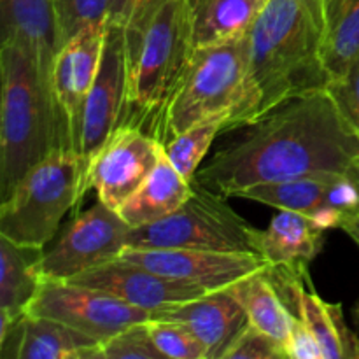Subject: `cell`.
I'll return each mask as SVG.
<instances>
[{
	"label": "cell",
	"instance_id": "e0dca14e",
	"mask_svg": "<svg viewBox=\"0 0 359 359\" xmlns=\"http://www.w3.org/2000/svg\"><path fill=\"white\" fill-rule=\"evenodd\" d=\"M325 228L294 210H279L266 230L255 228L252 249L273 269L309 277V266L325 245Z\"/></svg>",
	"mask_w": 359,
	"mask_h": 359
},
{
	"label": "cell",
	"instance_id": "30bf717a",
	"mask_svg": "<svg viewBox=\"0 0 359 359\" xmlns=\"http://www.w3.org/2000/svg\"><path fill=\"white\" fill-rule=\"evenodd\" d=\"M161 149L163 144L139 125L121 123L91 156L88 186L102 203L119 210L149 177Z\"/></svg>",
	"mask_w": 359,
	"mask_h": 359
},
{
	"label": "cell",
	"instance_id": "836d02e7",
	"mask_svg": "<svg viewBox=\"0 0 359 359\" xmlns=\"http://www.w3.org/2000/svg\"><path fill=\"white\" fill-rule=\"evenodd\" d=\"M342 230L349 235L351 241H353L359 248V214H356L354 217H351V219L344 224Z\"/></svg>",
	"mask_w": 359,
	"mask_h": 359
},
{
	"label": "cell",
	"instance_id": "f1b7e54d",
	"mask_svg": "<svg viewBox=\"0 0 359 359\" xmlns=\"http://www.w3.org/2000/svg\"><path fill=\"white\" fill-rule=\"evenodd\" d=\"M100 359H163V356L151 340L146 323H137L102 342Z\"/></svg>",
	"mask_w": 359,
	"mask_h": 359
},
{
	"label": "cell",
	"instance_id": "ffe728a7",
	"mask_svg": "<svg viewBox=\"0 0 359 359\" xmlns=\"http://www.w3.org/2000/svg\"><path fill=\"white\" fill-rule=\"evenodd\" d=\"M193 195V182L182 177L168 160L165 147L149 177L118 210L132 228L163 219Z\"/></svg>",
	"mask_w": 359,
	"mask_h": 359
},
{
	"label": "cell",
	"instance_id": "3957f363",
	"mask_svg": "<svg viewBox=\"0 0 359 359\" xmlns=\"http://www.w3.org/2000/svg\"><path fill=\"white\" fill-rule=\"evenodd\" d=\"M0 196L55 151L70 149L56 105L51 72L18 44L0 48Z\"/></svg>",
	"mask_w": 359,
	"mask_h": 359
},
{
	"label": "cell",
	"instance_id": "484cf974",
	"mask_svg": "<svg viewBox=\"0 0 359 359\" xmlns=\"http://www.w3.org/2000/svg\"><path fill=\"white\" fill-rule=\"evenodd\" d=\"M230 114H214L177 133L163 144L165 153L179 174L189 182H195V175L209 153L214 139L219 133H228Z\"/></svg>",
	"mask_w": 359,
	"mask_h": 359
},
{
	"label": "cell",
	"instance_id": "603a6c76",
	"mask_svg": "<svg viewBox=\"0 0 359 359\" xmlns=\"http://www.w3.org/2000/svg\"><path fill=\"white\" fill-rule=\"evenodd\" d=\"M231 297L242 305L249 323L284 346L290 337L293 314L280 298L269 277V269L252 273L228 287Z\"/></svg>",
	"mask_w": 359,
	"mask_h": 359
},
{
	"label": "cell",
	"instance_id": "52a82bcc",
	"mask_svg": "<svg viewBox=\"0 0 359 359\" xmlns=\"http://www.w3.org/2000/svg\"><path fill=\"white\" fill-rule=\"evenodd\" d=\"M226 196L193 182V195L163 219L130 230L128 248L252 251L255 228L226 203Z\"/></svg>",
	"mask_w": 359,
	"mask_h": 359
},
{
	"label": "cell",
	"instance_id": "8fae6325",
	"mask_svg": "<svg viewBox=\"0 0 359 359\" xmlns=\"http://www.w3.org/2000/svg\"><path fill=\"white\" fill-rule=\"evenodd\" d=\"M119 258L207 291L228 290L270 266L259 252L252 251L126 248Z\"/></svg>",
	"mask_w": 359,
	"mask_h": 359
},
{
	"label": "cell",
	"instance_id": "4dcf8cb0",
	"mask_svg": "<svg viewBox=\"0 0 359 359\" xmlns=\"http://www.w3.org/2000/svg\"><path fill=\"white\" fill-rule=\"evenodd\" d=\"M326 90L335 98L347 121L359 133V55L351 62L342 76L332 79Z\"/></svg>",
	"mask_w": 359,
	"mask_h": 359
},
{
	"label": "cell",
	"instance_id": "2e32d148",
	"mask_svg": "<svg viewBox=\"0 0 359 359\" xmlns=\"http://www.w3.org/2000/svg\"><path fill=\"white\" fill-rule=\"evenodd\" d=\"M151 318L170 319L188 326L205 349V359H224L249 325L248 314L228 290L210 291L203 297L165 307L153 312Z\"/></svg>",
	"mask_w": 359,
	"mask_h": 359
},
{
	"label": "cell",
	"instance_id": "7402d4cb",
	"mask_svg": "<svg viewBox=\"0 0 359 359\" xmlns=\"http://www.w3.org/2000/svg\"><path fill=\"white\" fill-rule=\"evenodd\" d=\"M266 2L269 0H189L195 48L248 35Z\"/></svg>",
	"mask_w": 359,
	"mask_h": 359
},
{
	"label": "cell",
	"instance_id": "d6a6232c",
	"mask_svg": "<svg viewBox=\"0 0 359 359\" xmlns=\"http://www.w3.org/2000/svg\"><path fill=\"white\" fill-rule=\"evenodd\" d=\"M142 2L144 0H111L109 21L119 25V27H125Z\"/></svg>",
	"mask_w": 359,
	"mask_h": 359
},
{
	"label": "cell",
	"instance_id": "4316f807",
	"mask_svg": "<svg viewBox=\"0 0 359 359\" xmlns=\"http://www.w3.org/2000/svg\"><path fill=\"white\" fill-rule=\"evenodd\" d=\"M58 27V49L77 32L104 25L111 14V0H53Z\"/></svg>",
	"mask_w": 359,
	"mask_h": 359
},
{
	"label": "cell",
	"instance_id": "f546056e",
	"mask_svg": "<svg viewBox=\"0 0 359 359\" xmlns=\"http://www.w3.org/2000/svg\"><path fill=\"white\" fill-rule=\"evenodd\" d=\"M286 351L280 342L266 335L249 323L238 335L224 359H286Z\"/></svg>",
	"mask_w": 359,
	"mask_h": 359
},
{
	"label": "cell",
	"instance_id": "ba28073f",
	"mask_svg": "<svg viewBox=\"0 0 359 359\" xmlns=\"http://www.w3.org/2000/svg\"><path fill=\"white\" fill-rule=\"evenodd\" d=\"M132 226L98 200L65 228L41 262L42 279L69 280L86 270L114 262L128 248Z\"/></svg>",
	"mask_w": 359,
	"mask_h": 359
},
{
	"label": "cell",
	"instance_id": "6da1fadb",
	"mask_svg": "<svg viewBox=\"0 0 359 359\" xmlns=\"http://www.w3.org/2000/svg\"><path fill=\"white\" fill-rule=\"evenodd\" d=\"M195 181L223 196L263 182L314 174H346L359 181V133L328 90L290 98L238 128Z\"/></svg>",
	"mask_w": 359,
	"mask_h": 359
},
{
	"label": "cell",
	"instance_id": "7c38bea8",
	"mask_svg": "<svg viewBox=\"0 0 359 359\" xmlns=\"http://www.w3.org/2000/svg\"><path fill=\"white\" fill-rule=\"evenodd\" d=\"M125 27L109 21L95 83L84 102L79 153L91 160L109 135L121 125L126 111Z\"/></svg>",
	"mask_w": 359,
	"mask_h": 359
},
{
	"label": "cell",
	"instance_id": "5bb4252c",
	"mask_svg": "<svg viewBox=\"0 0 359 359\" xmlns=\"http://www.w3.org/2000/svg\"><path fill=\"white\" fill-rule=\"evenodd\" d=\"M65 283L104 291L149 314L210 293L195 284L161 276L121 258L86 270Z\"/></svg>",
	"mask_w": 359,
	"mask_h": 359
},
{
	"label": "cell",
	"instance_id": "8992f818",
	"mask_svg": "<svg viewBox=\"0 0 359 359\" xmlns=\"http://www.w3.org/2000/svg\"><path fill=\"white\" fill-rule=\"evenodd\" d=\"M90 160L74 149L55 151L32 167L0 203V235L46 248L60 221L90 189Z\"/></svg>",
	"mask_w": 359,
	"mask_h": 359
},
{
	"label": "cell",
	"instance_id": "83f0119b",
	"mask_svg": "<svg viewBox=\"0 0 359 359\" xmlns=\"http://www.w3.org/2000/svg\"><path fill=\"white\" fill-rule=\"evenodd\" d=\"M151 340L163 358L205 359V349L188 326L170 319L151 318L146 321Z\"/></svg>",
	"mask_w": 359,
	"mask_h": 359
},
{
	"label": "cell",
	"instance_id": "44dd1931",
	"mask_svg": "<svg viewBox=\"0 0 359 359\" xmlns=\"http://www.w3.org/2000/svg\"><path fill=\"white\" fill-rule=\"evenodd\" d=\"M44 248L23 245L0 235V314L21 319L42 284Z\"/></svg>",
	"mask_w": 359,
	"mask_h": 359
},
{
	"label": "cell",
	"instance_id": "4fadbf2b",
	"mask_svg": "<svg viewBox=\"0 0 359 359\" xmlns=\"http://www.w3.org/2000/svg\"><path fill=\"white\" fill-rule=\"evenodd\" d=\"M107 23L91 25L77 32L56 51L51 67L53 93L65 125L69 147L77 153L84 102L100 67Z\"/></svg>",
	"mask_w": 359,
	"mask_h": 359
},
{
	"label": "cell",
	"instance_id": "5b68a950",
	"mask_svg": "<svg viewBox=\"0 0 359 359\" xmlns=\"http://www.w3.org/2000/svg\"><path fill=\"white\" fill-rule=\"evenodd\" d=\"M126 109L160 118L193 53L189 0H144L125 25Z\"/></svg>",
	"mask_w": 359,
	"mask_h": 359
},
{
	"label": "cell",
	"instance_id": "1f68e13d",
	"mask_svg": "<svg viewBox=\"0 0 359 359\" xmlns=\"http://www.w3.org/2000/svg\"><path fill=\"white\" fill-rule=\"evenodd\" d=\"M284 351L290 359H325L314 333L297 316H293V325H291L290 337L284 344Z\"/></svg>",
	"mask_w": 359,
	"mask_h": 359
},
{
	"label": "cell",
	"instance_id": "d4e9b609",
	"mask_svg": "<svg viewBox=\"0 0 359 359\" xmlns=\"http://www.w3.org/2000/svg\"><path fill=\"white\" fill-rule=\"evenodd\" d=\"M325 65L335 79L359 55V0H325Z\"/></svg>",
	"mask_w": 359,
	"mask_h": 359
},
{
	"label": "cell",
	"instance_id": "9c48e42d",
	"mask_svg": "<svg viewBox=\"0 0 359 359\" xmlns=\"http://www.w3.org/2000/svg\"><path fill=\"white\" fill-rule=\"evenodd\" d=\"M28 314L55 319L93 337L98 342H105L121 330L151 319L149 312L104 291L46 279H42L37 294L28 305Z\"/></svg>",
	"mask_w": 359,
	"mask_h": 359
},
{
	"label": "cell",
	"instance_id": "d6986e66",
	"mask_svg": "<svg viewBox=\"0 0 359 359\" xmlns=\"http://www.w3.org/2000/svg\"><path fill=\"white\" fill-rule=\"evenodd\" d=\"M2 44L27 49L51 72L58 51V27L53 0H0Z\"/></svg>",
	"mask_w": 359,
	"mask_h": 359
},
{
	"label": "cell",
	"instance_id": "9a60e30c",
	"mask_svg": "<svg viewBox=\"0 0 359 359\" xmlns=\"http://www.w3.org/2000/svg\"><path fill=\"white\" fill-rule=\"evenodd\" d=\"M269 277L291 314L309 326L321 346L325 359H359V337L347 326L342 305L328 304L305 290L311 283L287 270L269 269Z\"/></svg>",
	"mask_w": 359,
	"mask_h": 359
},
{
	"label": "cell",
	"instance_id": "ac0fdd59",
	"mask_svg": "<svg viewBox=\"0 0 359 359\" xmlns=\"http://www.w3.org/2000/svg\"><path fill=\"white\" fill-rule=\"evenodd\" d=\"M0 356L14 359H100L102 342L41 316L27 314L6 340Z\"/></svg>",
	"mask_w": 359,
	"mask_h": 359
},
{
	"label": "cell",
	"instance_id": "277c9868",
	"mask_svg": "<svg viewBox=\"0 0 359 359\" xmlns=\"http://www.w3.org/2000/svg\"><path fill=\"white\" fill-rule=\"evenodd\" d=\"M214 114H230L228 133L258 116V93L251 74V37L196 48L158 121L161 144Z\"/></svg>",
	"mask_w": 359,
	"mask_h": 359
},
{
	"label": "cell",
	"instance_id": "7a4b0ae2",
	"mask_svg": "<svg viewBox=\"0 0 359 359\" xmlns=\"http://www.w3.org/2000/svg\"><path fill=\"white\" fill-rule=\"evenodd\" d=\"M249 37L258 93L256 119L290 98L326 90L332 83L325 65V0H269Z\"/></svg>",
	"mask_w": 359,
	"mask_h": 359
},
{
	"label": "cell",
	"instance_id": "cb8c5ba5",
	"mask_svg": "<svg viewBox=\"0 0 359 359\" xmlns=\"http://www.w3.org/2000/svg\"><path fill=\"white\" fill-rule=\"evenodd\" d=\"M335 175L339 174H314L286 181L263 182L241 191L238 198L252 200L279 210H294L311 217L325 205Z\"/></svg>",
	"mask_w": 359,
	"mask_h": 359
}]
</instances>
